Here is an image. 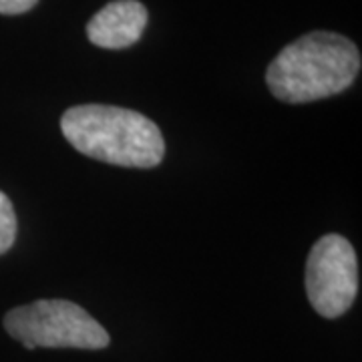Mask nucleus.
Here are the masks:
<instances>
[{"label":"nucleus","mask_w":362,"mask_h":362,"mask_svg":"<svg viewBox=\"0 0 362 362\" xmlns=\"http://www.w3.org/2000/svg\"><path fill=\"white\" fill-rule=\"evenodd\" d=\"M16 240V214L8 195L0 192V256L13 247Z\"/></svg>","instance_id":"423d86ee"},{"label":"nucleus","mask_w":362,"mask_h":362,"mask_svg":"<svg viewBox=\"0 0 362 362\" xmlns=\"http://www.w3.org/2000/svg\"><path fill=\"white\" fill-rule=\"evenodd\" d=\"M361 63V51L352 40L314 30L280 51L266 71V83L282 103H312L349 89Z\"/></svg>","instance_id":"f257e3e1"},{"label":"nucleus","mask_w":362,"mask_h":362,"mask_svg":"<svg viewBox=\"0 0 362 362\" xmlns=\"http://www.w3.org/2000/svg\"><path fill=\"white\" fill-rule=\"evenodd\" d=\"M6 332L26 350L83 349L101 350L111 338L89 312L69 300H37L4 316Z\"/></svg>","instance_id":"7ed1b4c3"},{"label":"nucleus","mask_w":362,"mask_h":362,"mask_svg":"<svg viewBox=\"0 0 362 362\" xmlns=\"http://www.w3.org/2000/svg\"><path fill=\"white\" fill-rule=\"evenodd\" d=\"M61 131L78 153L119 168H157L165 157V139L156 123L115 105L71 107L61 117Z\"/></svg>","instance_id":"f03ea898"},{"label":"nucleus","mask_w":362,"mask_h":362,"mask_svg":"<svg viewBox=\"0 0 362 362\" xmlns=\"http://www.w3.org/2000/svg\"><path fill=\"white\" fill-rule=\"evenodd\" d=\"M147 21V8L139 0H113L87 23V37L99 49H129L143 37Z\"/></svg>","instance_id":"39448f33"},{"label":"nucleus","mask_w":362,"mask_h":362,"mask_svg":"<svg viewBox=\"0 0 362 362\" xmlns=\"http://www.w3.org/2000/svg\"><path fill=\"white\" fill-rule=\"evenodd\" d=\"M39 0H0V14L14 16V14H25L30 8L37 6Z\"/></svg>","instance_id":"0eeeda50"},{"label":"nucleus","mask_w":362,"mask_h":362,"mask_svg":"<svg viewBox=\"0 0 362 362\" xmlns=\"http://www.w3.org/2000/svg\"><path fill=\"white\" fill-rule=\"evenodd\" d=\"M306 294L322 318H338L358 294V259L349 240L326 233L312 246L306 259Z\"/></svg>","instance_id":"20e7f679"}]
</instances>
